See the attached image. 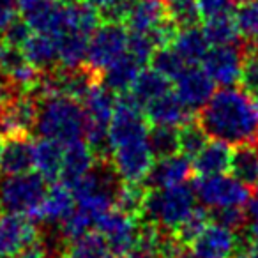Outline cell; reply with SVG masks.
Instances as JSON below:
<instances>
[{"mask_svg": "<svg viewBox=\"0 0 258 258\" xmlns=\"http://www.w3.org/2000/svg\"><path fill=\"white\" fill-rule=\"evenodd\" d=\"M253 97H254V103H256V106H258V92H256V94H254V96H253Z\"/></svg>", "mask_w": 258, "mask_h": 258, "instance_id": "obj_52", "label": "cell"}, {"mask_svg": "<svg viewBox=\"0 0 258 258\" xmlns=\"http://www.w3.org/2000/svg\"><path fill=\"white\" fill-rule=\"evenodd\" d=\"M87 6L96 9L104 22L124 23L131 0H82Z\"/></svg>", "mask_w": 258, "mask_h": 258, "instance_id": "obj_36", "label": "cell"}, {"mask_svg": "<svg viewBox=\"0 0 258 258\" xmlns=\"http://www.w3.org/2000/svg\"><path fill=\"white\" fill-rule=\"evenodd\" d=\"M240 83H242V89L251 96L258 92V46L253 43L247 44V48L244 50Z\"/></svg>", "mask_w": 258, "mask_h": 258, "instance_id": "obj_37", "label": "cell"}, {"mask_svg": "<svg viewBox=\"0 0 258 258\" xmlns=\"http://www.w3.org/2000/svg\"><path fill=\"white\" fill-rule=\"evenodd\" d=\"M198 11L204 22L212 20L216 16L223 15H233V8H235L237 0H197Z\"/></svg>", "mask_w": 258, "mask_h": 258, "instance_id": "obj_40", "label": "cell"}, {"mask_svg": "<svg viewBox=\"0 0 258 258\" xmlns=\"http://www.w3.org/2000/svg\"><path fill=\"white\" fill-rule=\"evenodd\" d=\"M209 142V137L205 135V131L202 129V125L197 122V118L186 122L179 127V144H180V154H184L186 158L193 159L202 149L205 147V144Z\"/></svg>", "mask_w": 258, "mask_h": 258, "instance_id": "obj_32", "label": "cell"}, {"mask_svg": "<svg viewBox=\"0 0 258 258\" xmlns=\"http://www.w3.org/2000/svg\"><path fill=\"white\" fill-rule=\"evenodd\" d=\"M247 218L251 219V223H258V189H256V195L249 200L247 204Z\"/></svg>", "mask_w": 258, "mask_h": 258, "instance_id": "obj_48", "label": "cell"}, {"mask_svg": "<svg viewBox=\"0 0 258 258\" xmlns=\"http://www.w3.org/2000/svg\"><path fill=\"white\" fill-rule=\"evenodd\" d=\"M64 149L66 145L43 137L34 144V168L50 182L60 179L62 165H64Z\"/></svg>", "mask_w": 258, "mask_h": 258, "instance_id": "obj_22", "label": "cell"}, {"mask_svg": "<svg viewBox=\"0 0 258 258\" xmlns=\"http://www.w3.org/2000/svg\"><path fill=\"white\" fill-rule=\"evenodd\" d=\"M39 230L30 216L0 212V258H16L37 242Z\"/></svg>", "mask_w": 258, "mask_h": 258, "instance_id": "obj_9", "label": "cell"}, {"mask_svg": "<svg viewBox=\"0 0 258 258\" xmlns=\"http://www.w3.org/2000/svg\"><path fill=\"white\" fill-rule=\"evenodd\" d=\"M113 249L101 232H87L85 235L68 240L62 258H113Z\"/></svg>", "mask_w": 258, "mask_h": 258, "instance_id": "obj_26", "label": "cell"}, {"mask_svg": "<svg viewBox=\"0 0 258 258\" xmlns=\"http://www.w3.org/2000/svg\"><path fill=\"white\" fill-rule=\"evenodd\" d=\"M39 97L32 92L15 94L0 115V137H30L36 131Z\"/></svg>", "mask_w": 258, "mask_h": 258, "instance_id": "obj_10", "label": "cell"}, {"mask_svg": "<svg viewBox=\"0 0 258 258\" xmlns=\"http://www.w3.org/2000/svg\"><path fill=\"white\" fill-rule=\"evenodd\" d=\"M168 16L165 0H131L124 25L129 32L149 34Z\"/></svg>", "mask_w": 258, "mask_h": 258, "instance_id": "obj_19", "label": "cell"}, {"mask_svg": "<svg viewBox=\"0 0 258 258\" xmlns=\"http://www.w3.org/2000/svg\"><path fill=\"white\" fill-rule=\"evenodd\" d=\"M209 212L204 207H197L191 216L179 226V230L175 232V237L184 244H191L209 225Z\"/></svg>", "mask_w": 258, "mask_h": 258, "instance_id": "obj_38", "label": "cell"}, {"mask_svg": "<svg viewBox=\"0 0 258 258\" xmlns=\"http://www.w3.org/2000/svg\"><path fill=\"white\" fill-rule=\"evenodd\" d=\"M235 258H258V242L247 239L246 244H240Z\"/></svg>", "mask_w": 258, "mask_h": 258, "instance_id": "obj_46", "label": "cell"}, {"mask_svg": "<svg viewBox=\"0 0 258 258\" xmlns=\"http://www.w3.org/2000/svg\"><path fill=\"white\" fill-rule=\"evenodd\" d=\"M170 82L172 80L166 78L165 75H161L156 69H145V71H140V75L135 80L129 94L133 96V99L142 108H145L149 103H152L154 99L161 97L163 94L172 90L170 89Z\"/></svg>", "mask_w": 258, "mask_h": 258, "instance_id": "obj_27", "label": "cell"}, {"mask_svg": "<svg viewBox=\"0 0 258 258\" xmlns=\"http://www.w3.org/2000/svg\"><path fill=\"white\" fill-rule=\"evenodd\" d=\"M175 92L191 111H198L214 94V80L204 68L187 66L175 78Z\"/></svg>", "mask_w": 258, "mask_h": 258, "instance_id": "obj_14", "label": "cell"}, {"mask_svg": "<svg viewBox=\"0 0 258 258\" xmlns=\"http://www.w3.org/2000/svg\"><path fill=\"white\" fill-rule=\"evenodd\" d=\"M97 161L99 159L96 158V154H94V151L87 142L80 140L75 142V144L66 145L64 165H62L60 179L58 180L62 184H66V186L73 187L94 168V165Z\"/></svg>", "mask_w": 258, "mask_h": 258, "instance_id": "obj_18", "label": "cell"}, {"mask_svg": "<svg viewBox=\"0 0 258 258\" xmlns=\"http://www.w3.org/2000/svg\"><path fill=\"white\" fill-rule=\"evenodd\" d=\"M110 163L122 182L144 184L156 163V156L149 145V135L113 145Z\"/></svg>", "mask_w": 258, "mask_h": 258, "instance_id": "obj_7", "label": "cell"}, {"mask_svg": "<svg viewBox=\"0 0 258 258\" xmlns=\"http://www.w3.org/2000/svg\"><path fill=\"white\" fill-rule=\"evenodd\" d=\"M96 226L97 232H101L106 237L115 254H124L138 247L142 228V223H138V218H133V216L113 207L97 219Z\"/></svg>", "mask_w": 258, "mask_h": 258, "instance_id": "obj_11", "label": "cell"}, {"mask_svg": "<svg viewBox=\"0 0 258 258\" xmlns=\"http://www.w3.org/2000/svg\"><path fill=\"white\" fill-rule=\"evenodd\" d=\"M256 46H258V41H256Z\"/></svg>", "mask_w": 258, "mask_h": 258, "instance_id": "obj_54", "label": "cell"}, {"mask_svg": "<svg viewBox=\"0 0 258 258\" xmlns=\"http://www.w3.org/2000/svg\"><path fill=\"white\" fill-rule=\"evenodd\" d=\"M232 152L233 151L228 144H223L218 140L207 142L205 147L191 159L195 173H198V177H211L230 172Z\"/></svg>", "mask_w": 258, "mask_h": 258, "instance_id": "obj_21", "label": "cell"}, {"mask_svg": "<svg viewBox=\"0 0 258 258\" xmlns=\"http://www.w3.org/2000/svg\"><path fill=\"white\" fill-rule=\"evenodd\" d=\"M76 209L75 193L69 186L58 182L46 191L41 207L37 209L34 221L46 223V225H62Z\"/></svg>", "mask_w": 258, "mask_h": 258, "instance_id": "obj_16", "label": "cell"}, {"mask_svg": "<svg viewBox=\"0 0 258 258\" xmlns=\"http://www.w3.org/2000/svg\"><path fill=\"white\" fill-rule=\"evenodd\" d=\"M239 32L249 43L258 41V0H242L235 11Z\"/></svg>", "mask_w": 258, "mask_h": 258, "instance_id": "obj_33", "label": "cell"}, {"mask_svg": "<svg viewBox=\"0 0 258 258\" xmlns=\"http://www.w3.org/2000/svg\"><path fill=\"white\" fill-rule=\"evenodd\" d=\"M147 187L138 182H122L115 197V207L125 214L138 218L144 212L147 200Z\"/></svg>", "mask_w": 258, "mask_h": 258, "instance_id": "obj_30", "label": "cell"}, {"mask_svg": "<svg viewBox=\"0 0 258 258\" xmlns=\"http://www.w3.org/2000/svg\"><path fill=\"white\" fill-rule=\"evenodd\" d=\"M129 30L124 23L104 22L94 30L87 48L85 66L90 71L101 73L127 53Z\"/></svg>", "mask_w": 258, "mask_h": 258, "instance_id": "obj_6", "label": "cell"}, {"mask_svg": "<svg viewBox=\"0 0 258 258\" xmlns=\"http://www.w3.org/2000/svg\"><path fill=\"white\" fill-rule=\"evenodd\" d=\"M197 122L211 140L235 147L258 140V106L244 89L223 87L216 90L198 110Z\"/></svg>", "mask_w": 258, "mask_h": 258, "instance_id": "obj_1", "label": "cell"}, {"mask_svg": "<svg viewBox=\"0 0 258 258\" xmlns=\"http://www.w3.org/2000/svg\"><path fill=\"white\" fill-rule=\"evenodd\" d=\"M197 209V193L186 184L149 189L144 207L145 221L152 223L163 232H177L179 226Z\"/></svg>", "mask_w": 258, "mask_h": 258, "instance_id": "obj_3", "label": "cell"}, {"mask_svg": "<svg viewBox=\"0 0 258 258\" xmlns=\"http://www.w3.org/2000/svg\"><path fill=\"white\" fill-rule=\"evenodd\" d=\"M158 50L154 44V41L151 39L149 34H140V32H129V44L127 51L140 62L142 66L149 64L152 60V55Z\"/></svg>", "mask_w": 258, "mask_h": 258, "instance_id": "obj_39", "label": "cell"}, {"mask_svg": "<svg viewBox=\"0 0 258 258\" xmlns=\"http://www.w3.org/2000/svg\"><path fill=\"white\" fill-rule=\"evenodd\" d=\"M32 32L34 30L30 29V25L25 22V20H16V22L13 23L8 30H6V34L2 36V39H6L8 43L15 44V46L22 48L23 44H25V41L32 36Z\"/></svg>", "mask_w": 258, "mask_h": 258, "instance_id": "obj_41", "label": "cell"}, {"mask_svg": "<svg viewBox=\"0 0 258 258\" xmlns=\"http://www.w3.org/2000/svg\"><path fill=\"white\" fill-rule=\"evenodd\" d=\"M247 212L244 207H232V209H223V211H216V221L223 223V225L230 226L233 230H239L240 226L246 223Z\"/></svg>", "mask_w": 258, "mask_h": 258, "instance_id": "obj_42", "label": "cell"}, {"mask_svg": "<svg viewBox=\"0 0 258 258\" xmlns=\"http://www.w3.org/2000/svg\"><path fill=\"white\" fill-rule=\"evenodd\" d=\"M209 44L211 43H209L205 32L197 25L180 29L172 46L187 66H198L200 62H204L209 51Z\"/></svg>", "mask_w": 258, "mask_h": 258, "instance_id": "obj_25", "label": "cell"}, {"mask_svg": "<svg viewBox=\"0 0 258 258\" xmlns=\"http://www.w3.org/2000/svg\"><path fill=\"white\" fill-rule=\"evenodd\" d=\"M55 2H75V0H55Z\"/></svg>", "mask_w": 258, "mask_h": 258, "instance_id": "obj_53", "label": "cell"}, {"mask_svg": "<svg viewBox=\"0 0 258 258\" xmlns=\"http://www.w3.org/2000/svg\"><path fill=\"white\" fill-rule=\"evenodd\" d=\"M247 239L258 242V223H251L249 228H247Z\"/></svg>", "mask_w": 258, "mask_h": 258, "instance_id": "obj_50", "label": "cell"}, {"mask_svg": "<svg viewBox=\"0 0 258 258\" xmlns=\"http://www.w3.org/2000/svg\"><path fill=\"white\" fill-rule=\"evenodd\" d=\"M240 247L235 230L223 223H209L189 244L191 258H235Z\"/></svg>", "mask_w": 258, "mask_h": 258, "instance_id": "obj_12", "label": "cell"}, {"mask_svg": "<svg viewBox=\"0 0 258 258\" xmlns=\"http://www.w3.org/2000/svg\"><path fill=\"white\" fill-rule=\"evenodd\" d=\"M18 0H0V37L18 20Z\"/></svg>", "mask_w": 258, "mask_h": 258, "instance_id": "obj_43", "label": "cell"}, {"mask_svg": "<svg viewBox=\"0 0 258 258\" xmlns=\"http://www.w3.org/2000/svg\"><path fill=\"white\" fill-rule=\"evenodd\" d=\"M87 115L82 101L68 96L39 97L36 131L39 137L69 145L85 138Z\"/></svg>", "mask_w": 258, "mask_h": 258, "instance_id": "obj_2", "label": "cell"}, {"mask_svg": "<svg viewBox=\"0 0 258 258\" xmlns=\"http://www.w3.org/2000/svg\"><path fill=\"white\" fill-rule=\"evenodd\" d=\"M145 117H147L151 125H172V127H180L186 122L193 120L191 110L180 101L177 92L163 94L161 97L154 99L144 108Z\"/></svg>", "mask_w": 258, "mask_h": 258, "instance_id": "obj_15", "label": "cell"}, {"mask_svg": "<svg viewBox=\"0 0 258 258\" xmlns=\"http://www.w3.org/2000/svg\"><path fill=\"white\" fill-rule=\"evenodd\" d=\"M117 258H154L152 254L145 253V251H140V249H133V251H127L124 254H118Z\"/></svg>", "mask_w": 258, "mask_h": 258, "instance_id": "obj_49", "label": "cell"}, {"mask_svg": "<svg viewBox=\"0 0 258 258\" xmlns=\"http://www.w3.org/2000/svg\"><path fill=\"white\" fill-rule=\"evenodd\" d=\"M256 144H258V142H256Z\"/></svg>", "mask_w": 258, "mask_h": 258, "instance_id": "obj_55", "label": "cell"}, {"mask_svg": "<svg viewBox=\"0 0 258 258\" xmlns=\"http://www.w3.org/2000/svg\"><path fill=\"white\" fill-rule=\"evenodd\" d=\"M230 173L246 186H256L258 182V144L237 145L232 152Z\"/></svg>", "mask_w": 258, "mask_h": 258, "instance_id": "obj_28", "label": "cell"}, {"mask_svg": "<svg viewBox=\"0 0 258 258\" xmlns=\"http://www.w3.org/2000/svg\"><path fill=\"white\" fill-rule=\"evenodd\" d=\"M193 172V161L179 152V154L158 159L145 182L149 184L151 189L179 186V184H186Z\"/></svg>", "mask_w": 258, "mask_h": 258, "instance_id": "obj_17", "label": "cell"}, {"mask_svg": "<svg viewBox=\"0 0 258 258\" xmlns=\"http://www.w3.org/2000/svg\"><path fill=\"white\" fill-rule=\"evenodd\" d=\"M16 258H55L53 253H51V249L48 246H44V244H32L30 247H27L25 251H23L22 254H18Z\"/></svg>", "mask_w": 258, "mask_h": 258, "instance_id": "obj_44", "label": "cell"}, {"mask_svg": "<svg viewBox=\"0 0 258 258\" xmlns=\"http://www.w3.org/2000/svg\"><path fill=\"white\" fill-rule=\"evenodd\" d=\"M122 180L110 161H97L94 168L71 187L75 193L76 207L87 212L94 221L104 212L115 207V197Z\"/></svg>", "mask_w": 258, "mask_h": 258, "instance_id": "obj_4", "label": "cell"}, {"mask_svg": "<svg viewBox=\"0 0 258 258\" xmlns=\"http://www.w3.org/2000/svg\"><path fill=\"white\" fill-rule=\"evenodd\" d=\"M2 147H4V138L0 137V166H2Z\"/></svg>", "mask_w": 258, "mask_h": 258, "instance_id": "obj_51", "label": "cell"}, {"mask_svg": "<svg viewBox=\"0 0 258 258\" xmlns=\"http://www.w3.org/2000/svg\"><path fill=\"white\" fill-rule=\"evenodd\" d=\"M168 15L180 29L197 27L200 23L202 16L198 11L197 0H165Z\"/></svg>", "mask_w": 258, "mask_h": 258, "instance_id": "obj_35", "label": "cell"}, {"mask_svg": "<svg viewBox=\"0 0 258 258\" xmlns=\"http://www.w3.org/2000/svg\"><path fill=\"white\" fill-rule=\"evenodd\" d=\"M149 145L158 159L179 154V127H172V125H152V127H149Z\"/></svg>", "mask_w": 258, "mask_h": 258, "instance_id": "obj_31", "label": "cell"}, {"mask_svg": "<svg viewBox=\"0 0 258 258\" xmlns=\"http://www.w3.org/2000/svg\"><path fill=\"white\" fill-rule=\"evenodd\" d=\"M142 68L144 66L127 51L124 57H120L117 62H113L110 68L101 73V82L110 90H113L115 94L122 96V94H127L131 90Z\"/></svg>", "mask_w": 258, "mask_h": 258, "instance_id": "obj_23", "label": "cell"}, {"mask_svg": "<svg viewBox=\"0 0 258 258\" xmlns=\"http://www.w3.org/2000/svg\"><path fill=\"white\" fill-rule=\"evenodd\" d=\"M244 62V48L237 44H219L209 48L204 58V69L221 87H233L240 82Z\"/></svg>", "mask_w": 258, "mask_h": 258, "instance_id": "obj_13", "label": "cell"}, {"mask_svg": "<svg viewBox=\"0 0 258 258\" xmlns=\"http://www.w3.org/2000/svg\"><path fill=\"white\" fill-rule=\"evenodd\" d=\"M34 168V144L30 137H8L2 147V166L4 175L32 172Z\"/></svg>", "mask_w": 258, "mask_h": 258, "instance_id": "obj_20", "label": "cell"}, {"mask_svg": "<svg viewBox=\"0 0 258 258\" xmlns=\"http://www.w3.org/2000/svg\"><path fill=\"white\" fill-rule=\"evenodd\" d=\"M152 69L159 71L161 75H165L166 78L175 80L184 69L187 68L186 62L180 58V55L173 50V46H166V48H158L152 55Z\"/></svg>", "mask_w": 258, "mask_h": 258, "instance_id": "obj_34", "label": "cell"}, {"mask_svg": "<svg viewBox=\"0 0 258 258\" xmlns=\"http://www.w3.org/2000/svg\"><path fill=\"white\" fill-rule=\"evenodd\" d=\"M13 96H15V90H13L11 85H9V83L0 76V115L4 113V110L8 108L9 101L13 99Z\"/></svg>", "mask_w": 258, "mask_h": 258, "instance_id": "obj_45", "label": "cell"}, {"mask_svg": "<svg viewBox=\"0 0 258 258\" xmlns=\"http://www.w3.org/2000/svg\"><path fill=\"white\" fill-rule=\"evenodd\" d=\"M204 32L207 36L209 43L219 46V44H237L239 43V27H237L235 16L223 15L207 20L204 25Z\"/></svg>", "mask_w": 258, "mask_h": 258, "instance_id": "obj_29", "label": "cell"}, {"mask_svg": "<svg viewBox=\"0 0 258 258\" xmlns=\"http://www.w3.org/2000/svg\"><path fill=\"white\" fill-rule=\"evenodd\" d=\"M195 193L202 205L214 211L232 207H244L249 204V186L237 180L233 175H211L198 177L195 182Z\"/></svg>", "mask_w": 258, "mask_h": 258, "instance_id": "obj_8", "label": "cell"}, {"mask_svg": "<svg viewBox=\"0 0 258 258\" xmlns=\"http://www.w3.org/2000/svg\"><path fill=\"white\" fill-rule=\"evenodd\" d=\"M43 2H46V0H18L20 13H22V15H27V13H30L36 8H39Z\"/></svg>", "mask_w": 258, "mask_h": 258, "instance_id": "obj_47", "label": "cell"}, {"mask_svg": "<svg viewBox=\"0 0 258 258\" xmlns=\"http://www.w3.org/2000/svg\"><path fill=\"white\" fill-rule=\"evenodd\" d=\"M46 179L37 172L4 175L0 179V211L34 219L46 197Z\"/></svg>", "mask_w": 258, "mask_h": 258, "instance_id": "obj_5", "label": "cell"}, {"mask_svg": "<svg viewBox=\"0 0 258 258\" xmlns=\"http://www.w3.org/2000/svg\"><path fill=\"white\" fill-rule=\"evenodd\" d=\"M25 57L30 64L36 66L39 71L50 73L58 68V50L53 37L43 32H32V36L22 46Z\"/></svg>", "mask_w": 258, "mask_h": 258, "instance_id": "obj_24", "label": "cell"}]
</instances>
